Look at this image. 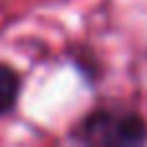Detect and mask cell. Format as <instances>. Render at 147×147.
<instances>
[{"label": "cell", "mask_w": 147, "mask_h": 147, "mask_svg": "<svg viewBox=\"0 0 147 147\" xmlns=\"http://www.w3.org/2000/svg\"><path fill=\"white\" fill-rule=\"evenodd\" d=\"M72 142L90 147H134L147 142L145 116L129 106H101L88 111L70 134Z\"/></svg>", "instance_id": "obj_1"}, {"label": "cell", "mask_w": 147, "mask_h": 147, "mask_svg": "<svg viewBox=\"0 0 147 147\" xmlns=\"http://www.w3.org/2000/svg\"><path fill=\"white\" fill-rule=\"evenodd\" d=\"M21 96V78L13 67L0 62V116L10 114Z\"/></svg>", "instance_id": "obj_2"}]
</instances>
